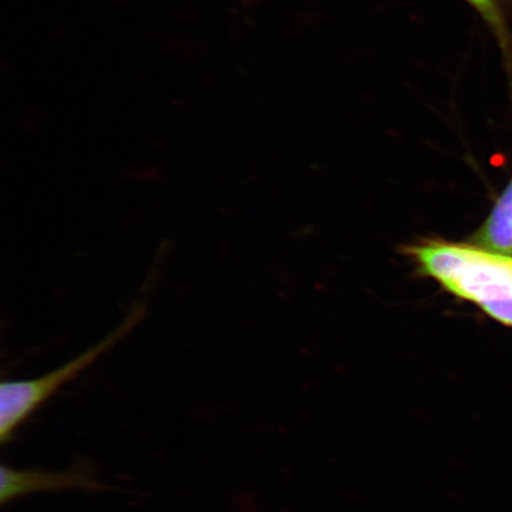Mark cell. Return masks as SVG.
Masks as SVG:
<instances>
[{
	"label": "cell",
	"instance_id": "cell-1",
	"mask_svg": "<svg viewBox=\"0 0 512 512\" xmlns=\"http://www.w3.org/2000/svg\"><path fill=\"white\" fill-rule=\"evenodd\" d=\"M411 253L422 273L446 291L512 326V256L444 241L426 242Z\"/></svg>",
	"mask_w": 512,
	"mask_h": 512
},
{
	"label": "cell",
	"instance_id": "cell-2",
	"mask_svg": "<svg viewBox=\"0 0 512 512\" xmlns=\"http://www.w3.org/2000/svg\"><path fill=\"white\" fill-rule=\"evenodd\" d=\"M145 313L143 304L134 306L110 335L46 375L30 380L3 382L0 386V441L3 444L9 443L14 438L17 428L38 407H41L64 384L91 367L106 352L114 348V345H117L121 339L130 334L142 322Z\"/></svg>",
	"mask_w": 512,
	"mask_h": 512
},
{
	"label": "cell",
	"instance_id": "cell-3",
	"mask_svg": "<svg viewBox=\"0 0 512 512\" xmlns=\"http://www.w3.org/2000/svg\"><path fill=\"white\" fill-rule=\"evenodd\" d=\"M0 503L3 505L15 499L38 492L64 490H102V485L86 466L74 467L62 472L36 469H14L2 465L0 470Z\"/></svg>",
	"mask_w": 512,
	"mask_h": 512
},
{
	"label": "cell",
	"instance_id": "cell-4",
	"mask_svg": "<svg viewBox=\"0 0 512 512\" xmlns=\"http://www.w3.org/2000/svg\"><path fill=\"white\" fill-rule=\"evenodd\" d=\"M473 243L485 251L512 256V181Z\"/></svg>",
	"mask_w": 512,
	"mask_h": 512
},
{
	"label": "cell",
	"instance_id": "cell-5",
	"mask_svg": "<svg viewBox=\"0 0 512 512\" xmlns=\"http://www.w3.org/2000/svg\"><path fill=\"white\" fill-rule=\"evenodd\" d=\"M484 16L486 21L495 29L499 42H501L505 59L512 66V37L505 25L502 15V4L504 0H467Z\"/></svg>",
	"mask_w": 512,
	"mask_h": 512
}]
</instances>
